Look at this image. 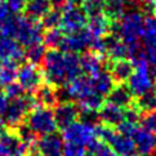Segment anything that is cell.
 Returning <instances> with one entry per match:
<instances>
[{"instance_id": "cell-1", "label": "cell", "mask_w": 156, "mask_h": 156, "mask_svg": "<svg viewBox=\"0 0 156 156\" xmlns=\"http://www.w3.org/2000/svg\"><path fill=\"white\" fill-rule=\"evenodd\" d=\"M43 75L48 84L53 87H63L72 79L80 75V58L76 53L51 49L45 52L43 58Z\"/></svg>"}, {"instance_id": "cell-2", "label": "cell", "mask_w": 156, "mask_h": 156, "mask_svg": "<svg viewBox=\"0 0 156 156\" xmlns=\"http://www.w3.org/2000/svg\"><path fill=\"white\" fill-rule=\"evenodd\" d=\"M143 25L144 17L142 13L137 10L124 13L119 18V22L116 25V34L125 44H128L130 48V57L134 58L139 55V39L143 36Z\"/></svg>"}, {"instance_id": "cell-3", "label": "cell", "mask_w": 156, "mask_h": 156, "mask_svg": "<svg viewBox=\"0 0 156 156\" xmlns=\"http://www.w3.org/2000/svg\"><path fill=\"white\" fill-rule=\"evenodd\" d=\"M133 71L128 79V89L132 96L141 97L143 94L152 92L154 89V77L150 70L148 61L144 58L143 54H139L133 58Z\"/></svg>"}, {"instance_id": "cell-4", "label": "cell", "mask_w": 156, "mask_h": 156, "mask_svg": "<svg viewBox=\"0 0 156 156\" xmlns=\"http://www.w3.org/2000/svg\"><path fill=\"white\" fill-rule=\"evenodd\" d=\"M43 29L37 21L30 17H16L9 36L17 40L22 47H30L32 44L43 41Z\"/></svg>"}, {"instance_id": "cell-5", "label": "cell", "mask_w": 156, "mask_h": 156, "mask_svg": "<svg viewBox=\"0 0 156 156\" xmlns=\"http://www.w3.org/2000/svg\"><path fill=\"white\" fill-rule=\"evenodd\" d=\"M26 125L35 136H47L54 133L57 129V122L54 119V112L51 107L40 106L32 107L26 116Z\"/></svg>"}, {"instance_id": "cell-6", "label": "cell", "mask_w": 156, "mask_h": 156, "mask_svg": "<svg viewBox=\"0 0 156 156\" xmlns=\"http://www.w3.org/2000/svg\"><path fill=\"white\" fill-rule=\"evenodd\" d=\"M97 137H99L105 143L115 151L118 156H134L136 147L130 136H126L121 132H115L111 126H98Z\"/></svg>"}, {"instance_id": "cell-7", "label": "cell", "mask_w": 156, "mask_h": 156, "mask_svg": "<svg viewBox=\"0 0 156 156\" xmlns=\"http://www.w3.org/2000/svg\"><path fill=\"white\" fill-rule=\"evenodd\" d=\"M97 128L89 121H74L63 128L62 139L66 143L88 147L97 141Z\"/></svg>"}, {"instance_id": "cell-8", "label": "cell", "mask_w": 156, "mask_h": 156, "mask_svg": "<svg viewBox=\"0 0 156 156\" xmlns=\"http://www.w3.org/2000/svg\"><path fill=\"white\" fill-rule=\"evenodd\" d=\"M34 102L35 99L23 96V94L10 99L8 107L3 115V119L7 126H20L26 119L27 114L30 112V110L34 107Z\"/></svg>"}, {"instance_id": "cell-9", "label": "cell", "mask_w": 156, "mask_h": 156, "mask_svg": "<svg viewBox=\"0 0 156 156\" xmlns=\"http://www.w3.org/2000/svg\"><path fill=\"white\" fill-rule=\"evenodd\" d=\"M43 71L34 63H25L17 70V83L23 92L32 93L43 84Z\"/></svg>"}, {"instance_id": "cell-10", "label": "cell", "mask_w": 156, "mask_h": 156, "mask_svg": "<svg viewBox=\"0 0 156 156\" xmlns=\"http://www.w3.org/2000/svg\"><path fill=\"white\" fill-rule=\"evenodd\" d=\"M87 22V13L81 8H77L74 5V7L66 9L65 12L61 13L59 27L66 34H71V32L83 30Z\"/></svg>"}, {"instance_id": "cell-11", "label": "cell", "mask_w": 156, "mask_h": 156, "mask_svg": "<svg viewBox=\"0 0 156 156\" xmlns=\"http://www.w3.org/2000/svg\"><path fill=\"white\" fill-rule=\"evenodd\" d=\"M92 41H93V39L89 35V32L83 29L80 31L63 35L62 41L59 44V48L62 49L63 52L79 53V52L85 51L87 48H90Z\"/></svg>"}, {"instance_id": "cell-12", "label": "cell", "mask_w": 156, "mask_h": 156, "mask_svg": "<svg viewBox=\"0 0 156 156\" xmlns=\"http://www.w3.org/2000/svg\"><path fill=\"white\" fill-rule=\"evenodd\" d=\"M0 151L7 156H26L30 151V146H27L16 133L2 132L0 133Z\"/></svg>"}, {"instance_id": "cell-13", "label": "cell", "mask_w": 156, "mask_h": 156, "mask_svg": "<svg viewBox=\"0 0 156 156\" xmlns=\"http://www.w3.org/2000/svg\"><path fill=\"white\" fill-rule=\"evenodd\" d=\"M25 58V51L22 45L12 36L0 32V59L10 62H21Z\"/></svg>"}, {"instance_id": "cell-14", "label": "cell", "mask_w": 156, "mask_h": 156, "mask_svg": "<svg viewBox=\"0 0 156 156\" xmlns=\"http://www.w3.org/2000/svg\"><path fill=\"white\" fill-rule=\"evenodd\" d=\"M133 142H134L136 154L139 156H152L156 152V134L146 129H138L133 133Z\"/></svg>"}, {"instance_id": "cell-15", "label": "cell", "mask_w": 156, "mask_h": 156, "mask_svg": "<svg viewBox=\"0 0 156 156\" xmlns=\"http://www.w3.org/2000/svg\"><path fill=\"white\" fill-rule=\"evenodd\" d=\"M35 144L39 156H62L63 154V139L54 133L43 136Z\"/></svg>"}, {"instance_id": "cell-16", "label": "cell", "mask_w": 156, "mask_h": 156, "mask_svg": "<svg viewBox=\"0 0 156 156\" xmlns=\"http://www.w3.org/2000/svg\"><path fill=\"white\" fill-rule=\"evenodd\" d=\"M53 112H54V119H55V122H57V126L63 129V128L70 125L71 122L77 120L79 108L72 102H61L57 105V107H55Z\"/></svg>"}, {"instance_id": "cell-17", "label": "cell", "mask_w": 156, "mask_h": 156, "mask_svg": "<svg viewBox=\"0 0 156 156\" xmlns=\"http://www.w3.org/2000/svg\"><path fill=\"white\" fill-rule=\"evenodd\" d=\"M125 115L126 111L124 107H120L110 101L107 103H103L102 107L99 108V118L107 126L119 125L125 119Z\"/></svg>"}, {"instance_id": "cell-18", "label": "cell", "mask_w": 156, "mask_h": 156, "mask_svg": "<svg viewBox=\"0 0 156 156\" xmlns=\"http://www.w3.org/2000/svg\"><path fill=\"white\" fill-rule=\"evenodd\" d=\"M87 25H88L87 31L89 32V35L92 36L93 41L103 39L107 35V32L110 31V20L107 16H105L102 13L90 16V20L87 22Z\"/></svg>"}, {"instance_id": "cell-19", "label": "cell", "mask_w": 156, "mask_h": 156, "mask_svg": "<svg viewBox=\"0 0 156 156\" xmlns=\"http://www.w3.org/2000/svg\"><path fill=\"white\" fill-rule=\"evenodd\" d=\"M105 53L112 61L124 59L126 57H130L132 54L129 45L118 36H111L107 40H105Z\"/></svg>"}, {"instance_id": "cell-20", "label": "cell", "mask_w": 156, "mask_h": 156, "mask_svg": "<svg viewBox=\"0 0 156 156\" xmlns=\"http://www.w3.org/2000/svg\"><path fill=\"white\" fill-rule=\"evenodd\" d=\"M88 76H90V81H92L94 90L98 94H101L102 97L108 96L111 89L115 87V79L111 75V72L102 70L97 72L96 75H88Z\"/></svg>"}, {"instance_id": "cell-21", "label": "cell", "mask_w": 156, "mask_h": 156, "mask_svg": "<svg viewBox=\"0 0 156 156\" xmlns=\"http://www.w3.org/2000/svg\"><path fill=\"white\" fill-rule=\"evenodd\" d=\"M51 9H52L51 0H26L23 8L27 17L35 21H41V18Z\"/></svg>"}, {"instance_id": "cell-22", "label": "cell", "mask_w": 156, "mask_h": 156, "mask_svg": "<svg viewBox=\"0 0 156 156\" xmlns=\"http://www.w3.org/2000/svg\"><path fill=\"white\" fill-rule=\"evenodd\" d=\"M103 105V97L96 92H92L77 101V108L85 115L96 114Z\"/></svg>"}, {"instance_id": "cell-23", "label": "cell", "mask_w": 156, "mask_h": 156, "mask_svg": "<svg viewBox=\"0 0 156 156\" xmlns=\"http://www.w3.org/2000/svg\"><path fill=\"white\" fill-rule=\"evenodd\" d=\"M58 101V93L51 84H41L35 90V102L40 106L52 107Z\"/></svg>"}, {"instance_id": "cell-24", "label": "cell", "mask_w": 156, "mask_h": 156, "mask_svg": "<svg viewBox=\"0 0 156 156\" xmlns=\"http://www.w3.org/2000/svg\"><path fill=\"white\" fill-rule=\"evenodd\" d=\"M80 69L84 71L87 75H96L97 72L103 70L102 57L97 53H85L80 58Z\"/></svg>"}, {"instance_id": "cell-25", "label": "cell", "mask_w": 156, "mask_h": 156, "mask_svg": "<svg viewBox=\"0 0 156 156\" xmlns=\"http://www.w3.org/2000/svg\"><path fill=\"white\" fill-rule=\"evenodd\" d=\"M17 65L10 61L0 62V88H5L7 85L14 83L17 79Z\"/></svg>"}, {"instance_id": "cell-26", "label": "cell", "mask_w": 156, "mask_h": 156, "mask_svg": "<svg viewBox=\"0 0 156 156\" xmlns=\"http://www.w3.org/2000/svg\"><path fill=\"white\" fill-rule=\"evenodd\" d=\"M16 20V13H13L8 4L4 0H0V32L9 35Z\"/></svg>"}, {"instance_id": "cell-27", "label": "cell", "mask_w": 156, "mask_h": 156, "mask_svg": "<svg viewBox=\"0 0 156 156\" xmlns=\"http://www.w3.org/2000/svg\"><path fill=\"white\" fill-rule=\"evenodd\" d=\"M128 4L129 0H105L103 10L108 20H119L125 13Z\"/></svg>"}, {"instance_id": "cell-28", "label": "cell", "mask_w": 156, "mask_h": 156, "mask_svg": "<svg viewBox=\"0 0 156 156\" xmlns=\"http://www.w3.org/2000/svg\"><path fill=\"white\" fill-rule=\"evenodd\" d=\"M132 93L126 87H114L108 93V101L115 105L120 106V107H126L132 102Z\"/></svg>"}, {"instance_id": "cell-29", "label": "cell", "mask_w": 156, "mask_h": 156, "mask_svg": "<svg viewBox=\"0 0 156 156\" xmlns=\"http://www.w3.org/2000/svg\"><path fill=\"white\" fill-rule=\"evenodd\" d=\"M133 71V63L129 61L124 59H116L114 61L112 67H111V75L115 80L118 81H125L129 79V76Z\"/></svg>"}, {"instance_id": "cell-30", "label": "cell", "mask_w": 156, "mask_h": 156, "mask_svg": "<svg viewBox=\"0 0 156 156\" xmlns=\"http://www.w3.org/2000/svg\"><path fill=\"white\" fill-rule=\"evenodd\" d=\"M44 55H45V47L41 43L32 44V45L27 47L25 51V58L27 59L29 63H34V65L41 63Z\"/></svg>"}, {"instance_id": "cell-31", "label": "cell", "mask_w": 156, "mask_h": 156, "mask_svg": "<svg viewBox=\"0 0 156 156\" xmlns=\"http://www.w3.org/2000/svg\"><path fill=\"white\" fill-rule=\"evenodd\" d=\"M144 40V58L148 61V63L156 66V34L143 35Z\"/></svg>"}, {"instance_id": "cell-32", "label": "cell", "mask_w": 156, "mask_h": 156, "mask_svg": "<svg viewBox=\"0 0 156 156\" xmlns=\"http://www.w3.org/2000/svg\"><path fill=\"white\" fill-rule=\"evenodd\" d=\"M62 37H63V31L61 29L54 27V29H48L45 35H43V40L45 43V45L51 47L52 49H55V48H59Z\"/></svg>"}, {"instance_id": "cell-33", "label": "cell", "mask_w": 156, "mask_h": 156, "mask_svg": "<svg viewBox=\"0 0 156 156\" xmlns=\"http://www.w3.org/2000/svg\"><path fill=\"white\" fill-rule=\"evenodd\" d=\"M89 147V154L90 156H118L115 151L111 148L107 143L94 141Z\"/></svg>"}, {"instance_id": "cell-34", "label": "cell", "mask_w": 156, "mask_h": 156, "mask_svg": "<svg viewBox=\"0 0 156 156\" xmlns=\"http://www.w3.org/2000/svg\"><path fill=\"white\" fill-rule=\"evenodd\" d=\"M137 106L143 112H148V111L156 110V93L150 92L147 94H143V96L138 97Z\"/></svg>"}, {"instance_id": "cell-35", "label": "cell", "mask_w": 156, "mask_h": 156, "mask_svg": "<svg viewBox=\"0 0 156 156\" xmlns=\"http://www.w3.org/2000/svg\"><path fill=\"white\" fill-rule=\"evenodd\" d=\"M105 8V0H81V9L89 16L101 13Z\"/></svg>"}, {"instance_id": "cell-36", "label": "cell", "mask_w": 156, "mask_h": 156, "mask_svg": "<svg viewBox=\"0 0 156 156\" xmlns=\"http://www.w3.org/2000/svg\"><path fill=\"white\" fill-rule=\"evenodd\" d=\"M141 122H142L143 129H146L148 132H152L156 134V110L144 112V115L141 119Z\"/></svg>"}, {"instance_id": "cell-37", "label": "cell", "mask_w": 156, "mask_h": 156, "mask_svg": "<svg viewBox=\"0 0 156 156\" xmlns=\"http://www.w3.org/2000/svg\"><path fill=\"white\" fill-rule=\"evenodd\" d=\"M59 20H61V13L54 9H51L49 12L41 18L43 25L47 29H54V27L59 26Z\"/></svg>"}, {"instance_id": "cell-38", "label": "cell", "mask_w": 156, "mask_h": 156, "mask_svg": "<svg viewBox=\"0 0 156 156\" xmlns=\"http://www.w3.org/2000/svg\"><path fill=\"white\" fill-rule=\"evenodd\" d=\"M62 156H88L84 147L77 146V144L66 143L63 146V154Z\"/></svg>"}, {"instance_id": "cell-39", "label": "cell", "mask_w": 156, "mask_h": 156, "mask_svg": "<svg viewBox=\"0 0 156 156\" xmlns=\"http://www.w3.org/2000/svg\"><path fill=\"white\" fill-rule=\"evenodd\" d=\"M52 9L62 13L66 9H69L75 5V0H51Z\"/></svg>"}, {"instance_id": "cell-40", "label": "cell", "mask_w": 156, "mask_h": 156, "mask_svg": "<svg viewBox=\"0 0 156 156\" xmlns=\"http://www.w3.org/2000/svg\"><path fill=\"white\" fill-rule=\"evenodd\" d=\"M22 93H23V90H22V88L18 85V83H12V84L5 87V96L9 99L20 97V96H22Z\"/></svg>"}, {"instance_id": "cell-41", "label": "cell", "mask_w": 156, "mask_h": 156, "mask_svg": "<svg viewBox=\"0 0 156 156\" xmlns=\"http://www.w3.org/2000/svg\"><path fill=\"white\" fill-rule=\"evenodd\" d=\"M8 4V7L10 8L13 13H20L25 8V2L26 0H4Z\"/></svg>"}, {"instance_id": "cell-42", "label": "cell", "mask_w": 156, "mask_h": 156, "mask_svg": "<svg viewBox=\"0 0 156 156\" xmlns=\"http://www.w3.org/2000/svg\"><path fill=\"white\" fill-rule=\"evenodd\" d=\"M8 103H9V98L5 96V93L0 92V116H3L5 110L8 107Z\"/></svg>"}, {"instance_id": "cell-43", "label": "cell", "mask_w": 156, "mask_h": 156, "mask_svg": "<svg viewBox=\"0 0 156 156\" xmlns=\"http://www.w3.org/2000/svg\"><path fill=\"white\" fill-rule=\"evenodd\" d=\"M144 3L150 8H156V0H144Z\"/></svg>"}, {"instance_id": "cell-44", "label": "cell", "mask_w": 156, "mask_h": 156, "mask_svg": "<svg viewBox=\"0 0 156 156\" xmlns=\"http://www.w3.org/2000/svg\"><path fill=\"white\" fill-rule=\"evenodd\" d=\"M5 128H7V124H5V121L3 119V116H0V133L5 130Z\"/></svg>"}, {"instance_id": "cell-45", "label": "cell", "mask_w": 156, "mask_h": 156, "mask_svg": "<svg viewBox=\"0 0 156 156\" xmlns=\"http://www.w3.org/2000/svg\"><path fill=\"white\" fill-rule=\"evenodd\" d=\"M0 156H7V155H5V154H3L2 151H0Z\"/></svg>"}, {"instance_id": "cell-46", "label": "cell", "mask_w": 156, "mask_h": 156, "mask_svg": "<svg viewBox=\"0 0 156 156\" xmlns=\"http://www.w3.org/2000/svg\"><path fill=\"white\" fill-rule=\"evenodd\" d=\"M37 156H39V155H37Z\"/></svg>"}]
</instances>
